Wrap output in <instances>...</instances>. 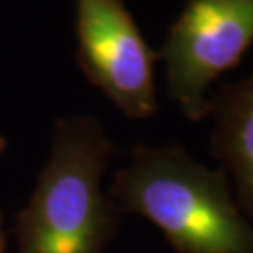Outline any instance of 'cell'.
<instances>
[{
    "mask_svg": "<svg viewBox=\"0 0 253 253\" xmlns=\"http://www.w3.org/2000/svg\"><path fill=\"white\" fill-rule=\"evenodd\" d=\"M107 191L120 216L150 221L176 253H253V223L227 172L182 145L135 146Z\"/></svg>",
    "mask_w": 253,
    "mask_h": 253,
    "instance_id": "6da1fadb",
    "label": "cell"
},
{
    "mask_svg": "<svg viewBox=\"0 0 253 253\" xmlns=\"http://www.w3.org/2000/svg\"><path fill=\"white\" fill-rule=\"evenodd\" d=\"M113 154L98 118L56 120L49 156L15 217L17 253H107L122 219L103 184Z\"/></svg>",
    "mask_w": 253,
    "mask_h": 253,
    "instance_id": "7a4b0ae2",
    "label": "cell"
},
{
    "mask_svg": "<svg viewBox=\"0 0 253 253\" xmlns=\"http://www.w3.org/2000/svg\"><path fill=\"white\" fill-rule=\"evenodd\" d=\"M253 43V0H188L156 60L167 92L191 122L208 118L212 84L242 60Z\"/></svg>",
    "mask_w": 253,
    "mask_h": 253,
    "instance_id": "3957f363",
    "label": "cell"
},
{
    "mask_svg": "<svg viewBox=\"0 0 253 253\" xmlns=\"http://www.w3.org/2000/svg\"><path fill=\"white\" fill-rule=\"evenodd\" d=\"M77 60L86 79L131 120L158 113L156 53L124 0H75Z\"/></svg>",
    "mask_w": 253,
    "mask_h": 253,
    "instance_id": "277c9868",
    "label": "cell"
},
{
    "mask_svg": "<svg viewBox=\"0 0 253 253\" xmlns=\"http://www.w3.org/2000/svg\"><path fill=\"white\" fill-rule=\"evenodd\" d=\"M210 150L227 172L233 193L253 221V73L221 86L210 100Z\"/></svg>",
    "mask_w": 253,
    "mask_h": 253,
    "instance_id": "5b68a950",
    "label": "cell"
},
{
    "mask_svg": "<svg viewBox=\"0 0 253 253\" xmlns=\"http://www.w3.org/2000/svg\"><path fill=\"white\" fill-rule=\"evenodd\" d=\"M8 246V235H6V227H4V216L0 212V253H6Z\"/></svg>",
    "mask_w": 253,
    "mask_h": 253,
    "instance_id": "8992f818",
    "label": "cell"
},
{
    "mask_svg": "<svg viewBox=\"0 0 253 253\" xmlns=\"http://www.w3.org/2000/svg\"><path fill=\"white\" fill-rule=\"evenodd\" d=\"M4 148H6V141H4V137L0 135V152H2Z\"/></svg>",
    "mask_w": 253,
    "mask_h": 253,
    "instance_id": "52a82bcc",
    "label": "cell"
}]
</instances>
